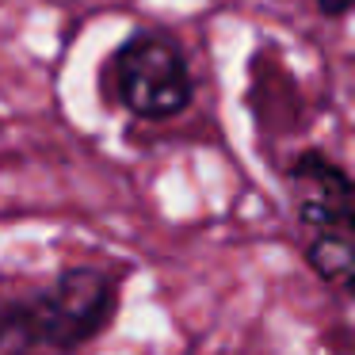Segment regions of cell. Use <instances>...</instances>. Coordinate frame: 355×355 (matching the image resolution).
Listing matches in <instances>:
<instances>
[{
    "label": "cell",
    "instance_id": "cell-1",
    "mask_svg": "<svg viewBox=\"0 0 355 355\" xmlns=\"http://www.w3.org/2000/svg\"><path fill=\"white\" fill-rule=\"evenodd\" d=\"M119 100L138 119H168L191 103V73L184 50L157 31H141L115 58Z\"/></svg>",
    "mask_w": 355,
    "mask_h": 355
},
{
    "label": "cell",
    "instance_id": "cell-2",
    "mask_svg": "<svg viewBox=\"0 0 355 355\" xmlns=\"http://www.w3.org/2000/svg\"><path fill=\"white\" fill-rule=\"evenodd\" d=\"M115 302H119V286L107 271L100 268L62 271L50 291H42L35 302H27L35 340L62 347V352L80 347L96 332H103V324L115 313Z\"/></svg>",
    "mask_w": 355,
    "mask_h": 355
},
{
    "label": "cell",
    "instance_id": "cell-3",
    "mask_svg": "<svg viewBox=\"0 0 355 355\" xmlns=\"http://www.w3.org/2000/svg\"><path fill=\"white\" fill-rule=\"evenodd\" d=\"M291 187H294V207L298 218L313 230L336 222V218L355 210V184L344 168L324 161L321 153H306L291 168Z\"/></svg>",
    "mask_w": 355,
    "mask_h": 355
},
{
    "label": "cell",
    "instance_id": "cell-4",
    "mask_svg": "<svg viewBox=\"0 0 355 355\" xmlns=\"http://www.w3.org/2000/svg\"><path fill=\"white\" fill-rule=\"evenodd\" d=\"M306 260L329 286L355 294V210L317 230Z\"/></svg>",
    "mask_w": 355,
    "mask_h": 355
},
{
    "label": "cell",
    "instance_id": "cell-5",
    "mask_svg": "<svg viewBox=\"0 0 355 355\" xmlns=\"http://www.w3.org/2000/svg\"><path fill=\"white\" fill-rule=\"evenodd\" d=\"M35 329L24 302L0 294V355H31L35 352Z\"/></svg>",
    "mask_w": 355,
    "mask_h": 355
},
{
    "label": "cell",
    "instance_id": "cell-6",
    "mask_svg": "<svg viewBox=\"0 0 355 355\" xmlns=\"http://www.w3.org/2000/svg\"><path fill=\"white\" fill-rule=\"evenodd\" d=\"M317 4H321L324 12H329V16H340V12H347L355 4V0H317Z\"/></svg>",
    "mask_w": 355,
    "mask_h": 355
}]
</instances>
